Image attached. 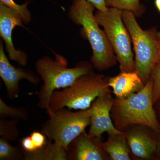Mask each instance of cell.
Returning a JSON list of instances; mask_svg holds the SVG:
<instances>
[{
    "mask_svg": "<svg viewBox=\"0 0 160 160\" xmlns=\"http://www.w3.org/2000/svg\"><path fill=\"white\" fill-rule=\"evenodd\" d=\"M31 139L37 150L42 149L47 143V137L42 132L33 131L30 135Z\"/></svg>",
    "mask_w": 160,
    "mask_h": 160,
    "instance_id": "cell-22",
    "label": "cell"
},
{
    "mask_svg": "<svg viewBox=\"0 0 160 160\" xmlns=\"http://www.w3.org/2000/svg\"><path fill=\"white\" fill-rule=\"evenodd\" d=\"M25 160L21 147L13 146L9 142L0 138V160Z\"/></svg>",
    "mask_w": 160,
    "mask_h": 160,
    "instance_id": "cell-18",
    "label": "cell"
},
{
    "mask_svg": "<svg viewBox=\"0 0 160 160\" xmlns=\"http://www.w3.org/2000/svg\"><path fill=\"white\" fill-rule=\"evenodd\" d=\"M55 59L45 56L38 60L35 67L43 84L38 92L37 106L49 111L50 97L56 90L71 86L78 79L93 71L91 62L84 61L78 63L73 68H68V62L64 57L56 54Z\"/></svg>",
    "mask_w": 160,
    "mask_h": 160,
    "instance_id": "cell-2",
    "label": "cell"
},
{
    "mask_svg": "<svg viewBox=\"0 0 160 160\" xmlns=\"http://www.w3.org/2000/svg\"><path fill=\"white\" fill-rule=\"evenodd\" d=\"M102 138L90 136L86 132L80 134L69 144L67 159L69 160H110L102 147Z\"/></svg>",
    "mask_w": 160,
    "mask_h": 160,
    "instance_id": "cell-11",
    "label": "cell"
},
{
    "mask_svg": "<svg viewBox=\"0 0 160 160\" xmlns=\"http://www.w3.org/2000/svg\"><path fill=\"white\" fill-rule=\"evenodd\" d=\"M0 77L6 86L7 97L11 100L18 97L19 82L21 80H27L35 86L38 85L40 82L39 77L31 70L16 68L11 65L5 54L2 41L0 42Z\"/></svg>",
    "mask_w": 160,
    "mask_h": 160,
    "instance_id": "cell-9",
    "label": "cell"
},
{
    "mask_svg": "<svg viewBox=\"0 0 160 160\" xmlns=\"http://www.w3.org/2000/svg\"><path fill=\"white\" fill-rule=\"evenodd\" d=\"M23 153L26 160H68L67 150L48 139L42 149L32 153Z\"/></svg>",
    "mask_w": 160,
    "mask_h": 160,
    "instance_id": "cell-15",
    "label": "cell"
},
{
    "mask_svg": "<svg viewBox=\"0 0 160 160\" xmlns=\"http://www.w3.org/2000/svg\"><path fill=\"white\" fill-rule=\"evenodd\" d=\"M152 80V102L153 104L160 100V65H155L150 75Z\"/></svg>",
    "mask_w": 160,
    "mask_h": 160,
    "instance_id": "cell-21",
    "label": "cell"
},
{
    "mask_svg": "<svg viewBox=\"0 0 160 160\" xmlns=\"http://www.w3.org/2000/svg\"><path fill=\"white\" fill-rule=\"evenodd\" d=\"M155 5L157 9L160 12V0H155Z\"/></svg>",
    "mask_w": 160,
    "mask_h": 160,
    "instance_id": "cell-27",
    "label": "cell"
},
{
    "mask_svg": "<svg viewBox=\"0 0 160 160\" xmlns=\"http://www.w3.org/2000/svg\"><path fill=\"white\" fill-rule=\"evenodd\" d=\"M109 85L118 99H124L141 91L145 84L135 72H120L109 78Z\"/></svg>",
    "mask_w": 160,
    "mask_h": 160,
    "instance_id": "cell-13",
    "label": "cell"
},
{
    "mask_svg": "<svg viewBox=\"0 0 160 160\" xmlns=\"http://www.w3.org/2000/svg\"><path fill=\"white\" fill-rule=\"evenodd\" d=\"M41 132L49 141L67 150L70 143L90 125L89 109L77 112L64 107L48 113Z\"/></svg>",
    "mask_w": 160,
    "mask_h": 160,
    "instance_id": "cell-7",
    "label": "cell"
},
{
    "mask_svg": "<svg viewBox=\"0 0 160 160\" xmlns=\"http://www.w3.org/2000/svg\"><path fill=\"white\" fill-rule=\"evenodd\" d=\"M108 136L107 141L103 142L102 147L110 159L112 160H131V150L124 132L109 134Z\"/></svg>",
    "mask_w": 160,
    "mask_h": 160,
    "instance_id": "cell-14",
    "label": "cell"
},
{
    "mask_svg": "<svg viewBox=\"0 0 160 160\" xmlns=\"http://www.w3.org/2000/svg\"><path fill=\"white\" fill-rule=\"evenodd\" d=\"M111 93L108 92L99 96L89 108L91 122L88 134L90 136L101 138L105 132L109 134L123 132L116 128L112 119L110 112L114 98Z\"/></svg>",
    "mask_w": 160,
    "mask_h": 160,
    "instance_id": "cell-8",
    "label": "cell"
},
{
    "mask_svg": "<svg viewBox=\"0 0 160 160\" xmlns=\"http://www.w3.org/2000/svg\"><path fill=\"white\" fill-rule=\"evenodd\" d=\"M20 145L23 152L25 153H32L37 151L30 136L23 138L20 141Z\"/></svg>",
    "mask_w": 160,
    "mask_h": 160,
    "instance_id": "cell-23",
    "label": "cell"
},
{
    "mask_svg": "<svg viewBox=\"0 0 160 160\" xmlns=\"http://www.w3.org/2000/svg\"><path fill=\"white\" fill-rule=\"evenodd\" d=\"M142 125L128 126L123 131L132 154L143 159H151L156 152L157 140Z\"/></svg>",
    "mask_w": 160,
    "mask_h": 160,
    "instance_id": "cell-12",
    "label": "cell"
},
{
    "mask_svg": "<svg viewBox=\"0 0 160 160\" xmlns=\"http://www.w3.org/2000/svg\"><path fill=\"white\" fill-rule=\"evenodd\" d=\"M157 57L156 65H160V31L157 33Z\"/></svg>",
    "mask_w": 160,
    "mask_h": 160,
    "instance_id": "cell-25",
    "label": "cell"
},
{
    "mask_svg": "<svg viewBox=\"0 0 160 160\" xmlns=\"http://www.w3.org/2000/svg\"><path fill=\"white\" fill-rule=\"evenodd\" d=\"M28 109L22 107L9 106L0 98V118L6 119L11 118L17 121H26L29 117Z\"/></svg>",
    "mask_w": 160,
    "mask_h": 160,
    "instance_id": "cell-17",
    "label": "cell"
},
{
    "mask_svg": "<svg viewBox=\"0 0 160 160\" xmlns=\"http://www.w3.org/2000/svg\"><path fill=\"white\" fill-rule=\"evenodd\" d=\"M109 77L94 72L84 75L71 86L55 90L50 97L49 111L52 112L64 107L86 110L100 96L111 92Z\"/></svg>",
    "mask_w": 160,
    "mask_h": 160,
    "instance_id": "cell-4",
    "label": "cell"
},
{
    "mask_svg": "<svg viewBox=\"0 0 160 160\" xmlns=\"http://www.w3.org/2000/svg\"><path fill=\"white\" fill-rule=\"evenodd\" d=\"M106 6L132 12L136 17H139L145 12L146 7L140 0H105Z\"/></svg>",
    "mask_w": 160,
    "mask_h": 160,
    "instance_id": "cell-16",
    "label": "cell"
},
{
    "mask_svg": "<svg viewBox=\"0 0 160 160\" xmlns=\"http://www.w3.org/2000/svg\"><path fill=\"white\" fill-rule=\"evenodd\" d=\"M0 2L2 4L17 12L22 18L23 22L25 24H29L31 22V13L27 8L29 1H27L22 5H18L15 2L14 0H0Z\"/></svg>",
    "mask_w": 160,
    "mask_h": 160,
    "instance_id": "cell-20",
    "label": "cell"
},
{
    "mask_svg": "<svg viewBox=\"0 0 160 160\" xmlns=\"http://www.w3.org/2000/svg\"><path fill=\"white\" fill-rule=\"evenodd\" d=\"M23 22L17 12L0 3V36L5 42L9 58L25 66L28 61L27 55L15 48L12 39V30L16 26H22Z\"/></svg>",
    "mask_w": 160,
    "mask_h": 160,
    "instance_id": "cell-10",
    "label": "cell"
},
{
    "mask_svg": "<svg viewBox=\"0 0 160 160\" xmlns=\"http://www.w3.org/2000/svg\"><path fill=\"white\" fill-rule=\"evenodd\" d=\"M74 1L79 0H73ZM92 3L98 10L100 11H105L109 9V7L106 6L105 0H86Z\"/></svg>",
    "mask_w": 160,
    "mask_h": 160,
    "instance_id": "cell-24",
    "label": "cell"
},
{
    "mask_svg": "<svg viewBox=\"0 0 160 160\" xmlns=\"http://www.w3.org/2000/svg\"><path fill=\"white\" fill-rule=\"evenodd\" d=\"M95 7L86 0L74 1L68 13L69 18L78 26L90 43L92 51L90 62L99 71L115 66L118 61L104 30L99 27L94 11Z\"/></svg>",
    "mask_w": 160,
    "mask_h": 160,
    "instance_id": "cell-1",
    "label": "cell"
},
{
    "mask_svg": "<svg viewBox=\"0 0 160 160\" xmlns=\"http://www.w3.org/2000/svg\"><path fill=\"white\" fill-rule=\"evenodd\" d=\"M19 121L5 118H0V136L8 142H14L18 136L19 132L17 127Z\"/></svg>",
    "mask_w": 160,
    "mask_h": 160,
    "instance_id": "cell-19",
    "label": "cell"
},
{
    "mask_svg": "<svg viewBox=\"0 0 160 160\" xmlns=\"http://www.w3.org/2000/svg\"><path fill=\"white\" fill-rule=\"evenodd\" d=\"M158 133H159V136L157 140V149L156 153L158 156L160 158V132Z\"/></svg>",
    "mask_w": 160,
    "mask_h": 160,
    "instance_id": "cell-26",
    "label": "cell"
},
{
    "mask_svg": "<svg viewBox=\"0 0 160 160\" xmlns=\"http://www.w3.org/2000/svg\"><path fill=\"white\" fill-rule=\"evenodd\" d=\"M153 82L150 77L141 91L124 99H113L111 117L115 127L123 131L128 126H146L155 133L160 132V125L153 109Z\"/></svg>",
    "mask_w": 160,
    "mask_h": 160,
    "instance_id": "cell-3",
    "label": "cell"
},
{
    "mask_svg": "<svg viewBox=\"0 0 160 160\" xmlns=\"http://www.w3.org/2000/svg\"><path fill=\"white\" fill-rule=\"evenodd\" d=\"M122 13V10L110 7L105 11L98 10L95 16L113 49L119 64L120 72H133L135 66L131 39L123 22Z\"/></svg>",
    "mask_w": 160,
    "mask_h": 160,
    "instance_id": "cell-6",
    "label": "cell"
},
{
    "mask_svg": "<svg viewBox=\"0 0 160 160\" xmlns=\"http://www.w3.org/2000/svg\"><path fill=\"white\" fill-rule=\"evenodd\" d=\"M122 16L133 45L135 72L146 85L156 62L157 30L155 27L146 30L142 29L131 12L123 10Z\"/></svg>",
    "mask_w": 160,
    "mask_h": 160,
    "instance_id": "cell-5",
    "label": "cell"
}]
</instances>
